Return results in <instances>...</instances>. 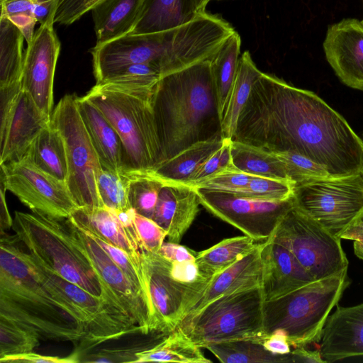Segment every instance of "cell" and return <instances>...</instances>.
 Returning <instances> with one entry per match:
<instances>
[{
  "instance_id": "obj_20",
  "label": "cell",
  "mask_w": 363,
  "mask_h": 363,
  "mask_svg": "<svg viewBox=\"0 0 363 363\" xmlns=\"http://www.w3.org/2000/svg\"><path fill=\"white\" fill-rule=\"evenodd\" d=\"M261 290L264 301H271L315 281L284 246L268 238L262 252Z\"/></svg>"
},
{
  "instance_id": "obj_57",
  "label": "cell",
  "mask_w": 363,
  "mask_h": 363,
  "mask_svg": "<svg viewBox=\"0 0 363 363\" xmlns=\"http://www.w3.org/2000/svg\"><path fill=\"white\" fill-rule=\"evenodd\" d=\"M361 23H362V25H363V20H362V21H361Z\"/></svg>"
},
{
  "instance_id": "obj_56",
  "label": "cell",
  "mask_w": 363,
  "mask_h": 363,
  "mask_svg": "<svg viewBox=\"0 0 363 363\" xmlns=\"http://www.w3.org/2000/svg\"><path fill=\"white\" fill-rule=\"evenodd\" d=\"M361 139H362V143H363V133H362V138ZM361 177H362V180H363V172H362V173L361 174Z\"/></svg>"
},
{
  "instance_id": "obj_43",
  "label": "cell",
  "mask_w": 363,
  "mask_h": 363,
  "mask_svg": "<svg viewBox=\"0 0 363 363\" xmlns=\"http://www.w3.org/2000/svg\"><path fill=\"white\" fill-rule=\"evenodd\" d=\"M134 223L141 252L157 253L167 236L166 231L152 219L137 213Z\"/></svg>"
},
{
  "instance_id": "obj_38",
  "label": "cell",
  "mask_w": 363,
  "mask_h": 363,
  "mask_svg": "<svg viewBox=\"0 0 363 363\" xmlns=\"http://www.w3.org/2000/svg\"><path fill=\"white\" fill-rule=\"evenodd\" d=\"M40 339L35 331L0 316V358L33 352Z\"/></svg>"
},
{
  "instance_id": "obj_2",
  "label": "cell",
  "mask_w": 363,
  "mask_h": 363,
  "mask_svg": "<svg viewBox=\"0 0 363 363\" xmlns=\"http://www.w3.org/2000/svg\"><path fill=\"white\" fill-rule=\"evenodd\" d=\"M152 107L161 162L196 143L223 139L210 60L161 77Z\"/></svg>"
},
{
  "instance_id": "obj_45",
  "label": "cell",
  "mask_w": 363,
  "mask_h": 363,
  "mask_svg": "<svg viewBox=\"0 0 363 363\" xmlns=\"http://www.w3.org/2000/svg\"><path fill=\"white\" fill-rule=\"evenodd\" d=\"M101 0H60L55 23L69 26L78 21Z\"/></svg>"
},
{
  "instance_id": "obj_14",
  "label": "cell",
  "mask_w": 363,
  "mask_h": 363,
  "mask_svg": "<svg viewBox=\"0 0 363 363\" xmlns=\"http://www.w3.org/2000/svg\"><path fill=\"white\" fill-rule=\"evenodd\" d=\"M65 221L74 245L87 257L102 282L116 296L143 333L156 332L149 306L119 267L88 230L72 216L65 218Z\"/></svg>"
},
{
  "instance_id": "obj_11",
  "label": "cell",
  "mask_w": 363,
  "mask_h": 363,
  "mask_svg": "<svg viewBox=\"0 0 363 363\" xmlns=\"http://www.w3.org/2000/svg\"><path fill=\"white\" fill-rule=\"evenodd\" d=\"M269 238L286 247L315 281L347 270L341 239L294 207Z\"/></svg>"
},
{
  "instance_id": "obj_9",
  "label": "cell",
  "mask_w": 363,
  "mask_h": 363,
  "mask_svg": "<svg viewBox=\"0 0 363 363\" xmlns=\"http://www.w3.org/2000/svg\"><path fill=\"white\" fill-rule=\"evenodd\" d=\"M293 207L340 238L363 218L361 174L315 179L294 185Z\"/></svg>"
},
{
  "instance_id": "obj_39",
  "label": "cell",
  "mask_w": 363,
  "mask_h": 363,
  "mask_svg": "<svg viewBox=\"0 0 363 363\" xmlns=\"http://www.w3.org/2000/svg\"><path fill=\"white\" fill-rule=\"evenodd\" d=\"M130 177L106 169L98 179V191L104 206L115 211L131 208L129 201Z\"/></svg>"
},
{
  "instance_id": "obj_52",
  "label": "cell",
  "mask_w": 363,
  "mask_h": 363,
  "mask_svg": "<svg viewBox=\"0 0 363 363\" xmlns=\"http://www.w3.org/2000/svg\"><path fill=\"white\" fill-rule=\"evenodd\" d=\"M340 238L354 240V254L363 260V218L345 230Z\"/></svg>"
},
{
  "instance_id": "obj_37",
  "label": "cell",
  "mask_w": 363,
  "mask_h": 363,
  "mask_svg": "<svg viewBox=\"0 0 363 363\" xmlns=\"http://www.w3.org/2000/svg\"><path fill=\"white\" fill-rule=\"evenodd\" d=\"M127 175L130 177L128 196L131 207L137 213L152 219L164 181L150 173Z\"/></svg>"
},
{
  "instance_id": "obj_22",
  "label": "cell",
  "mask_w": 363,
  "mask_h": 363,
  "mask_svg": "<svg viewBox=\"0 0 363 363\" xmlns=\"http://www.w3.org/2000/svg\"><path fill=\"white\" fill-rule=\"evenodd\" d=\"M262 245L263 242L258 243L243 257L208 280L203 289L194 299L186 316L220 296L261 287Z\"/></svg>"
},
{
  "instance_id": "obj_35",
  "label": "cell",
  "mask_w": 363,
  "mask_h": 363,
  "mask_svg": "<svg viewBox=\"0 0 363 363\" xmlns=\"http://www.w3.org/2000/svg\"><path fill=\"white\" fill-rule=\"evenodd\" d=\"M203 348L208 350L220 362L224 363L291 362L290 353L285 355L273 354L254 340L209 343Z\"/></svg>"
},
{
  "instance_id": "obj_8",
  "label": "cell",
  "mask_w": 363,
  "mask_h": 363,
  "mask_svg": "<svg viewBox=\"0 0 363 363\" xmlns=\"http://www.w3.org/2000/svg\"><path fill=\"white\" fill-rule=\"evenodd\" d=\"M31 256L45 288L54 298H60L69 305L83 325L85 335L73 352L78 357L79 362L84 354L104 342L128 335L143 334L123 310L53 273Z\"/></svg>"
},
{
  "instance_id": "obj_47",
  "label": "cell",
  "mask_w": 363,
  "mask_h": 363,
  "mask_svg": "<svg viewBox=\"0 0 363 363\" xmlns=\"http://www.w3.org/2000/svg\"><path fill=\"white\" fill-rule=\"evenodd\" d=\"M157 253L171 262L194 261L196 255L192 250L169 241L163 242Z\"/></svg>"
},
{
  "instance_id": "obj_12",
  "label": "cell",
  "mask_w": 363,
  "mask_h": 363,
  "mask_svg": "<svg viewBox=\"0 0 363 363\" xmlns=\"http://www.w3.org/2000/svg\"><path fill=\"white\" fill-rule=\"evenodd\" d=\"M1 165L0 182L32 212L65 219L79 208L66 182L41 171L28 162Z\"/></svg>"
},
{
  "instance_id": "obj_51",
  "label": "cell",
  "mask_w": 363,
  "mask_h": 363,
  "mask_svg": "<svg viewBox=\"0 0 363 363\" xmlns=\"http://www.w3.org/2000/svg\"><path fill=\"white\" fill-rule=\"evenodd\" d=\"M34 0H3L0 1L1 16L6 18L9 16L26 13H32Z\"/></svg>"
},
{
  "instance_id": "obj_23",
  "label": "cell",
  "mask_w": 363,
  "mask_h": 363,
  "mask_svg": "<svg viewBox=\"0 0 363 363\" xmlns=\"http://www.w3.org/2000/svg\"><path fill=\"white\" fill-rule=\"evenodd\" d=\"M77 104L102 169L123 173L124 147L116 130L104 114L85 96L77 97Z\"/></svg>"
},
{
  "instance_id": "obj_30",
  "label": "cell",
  "mask_w": 363,
  "mask_h": 363,
  "mask_svg": "<svg viewBox=\"0 0 363 363\" xmlns=\"http://www.w3.org/2000/svg\"><path fill=\"white\" fill-rule=\"evenodd\" d=\"M201 348L177 326L154 347L138 353L135 362L211 363Z\"/></svg>"
},
{
  "instance_id": "obj_26",
  "label": "cell",
  "mask_w": 363,
  "mask_h": 363,
  "mask_svg": "<svg viewBox=\"0 0 363 363\" xmlns=\"http://www.w3.org/2000/svg\"><path fill=\"white\" fill-rule=\"evenodd\" d=\"M142 0H101L91 10L96 45L128 34Z\"/></svg>"
},
{
  "instance_id": "obj_27",
  "label": "cell",
  "mask_w": 363,
  "mask_h": 363,
  "mask_svg": "<svg viewBox=\"0 0 363 363\" xmlns=\"http://www.w3.org/2000/svg\"><path fill=\"white\" fill-rule=\"evenodd\" d=\"M22 160L57 179L67 181L68 167L65 140L51 121L35 138Z\"/></svg>"
},
{
  "instance_id": "obj_5",
  "label": "cell",
  "mask_w": 363,
  "mask_h": 363,
  "mask_svg": "<svg viewBox=\"0 0 363 363\" xmlns=\"http://www.w3.org/2000/svg\"><path fill=\"white\" fill-rule=\"evenodd\" d=\"M12 229L28 252L47 269L126 312L73 242L65 218L16 211Z\"/></svg>"
},
{
  "instance_id": "obj_49",
  "label": "cell",
  "mask_w": 363,
  "mask_h": 363,
  "mask_svg": "<svg viewBox=\"0 0 363 363\" xmlns=\"http://www.w3.org/2000/svg\"><path fill=\"white\" fill-rule=\"evenodd\" d=\"M6 18L20 30L26 43H30L35 33V24L38 23L34 16L32 13H21L9 16Z\"/></svg>"
},
{
  "instance_id": "obj_41",
  "label": "cell",
  "mask_w": 363,
  "mask_h": 363,
  "mask_svg": "<svg viewBox=\"0 0 363 363\" xmlns=\"http://www.w3.org/2000/svg\"><path fill=\"white\" fill-rule=\"evenodd\" d=\"M282 162L289 181L294 184L331 177L321 165L291 152H275Z\"/></svg>"
},
{
  "instance_id": "obj_13",
  "label": "cell",
  "mask_w": 363,
  "mask_h": 363,
  "mask_svg": "<svg viewBox=\"0 0 363 363\" xmlns=\"http://www.w3.org/2000/svg\"><path fill=\"white\" fill-rule=\"evenodd\" d=\"M195 189L201 205L206 210L256 241L269 238L283 216L293 207L291 198L268 201Z\"/></svg>"
},
{
  "instance_id": "obj_31",
  "label": "cell",
  "mask_w": 363,
  "mask_h": 363,
  "mask_svg": "<svg viewBox=\"0 0 363 363\" xmlns=\"http://www.w3.org/2000/svg\"><path fill=\"white\" fill-rule=\"evenodd\" d=\"M257 244L256 240L245 235L226 238L196 252L195 262L203 276L210 279L243 257Z\"/></svg>"
},
{
  "instance_id": "obj_16",
  "label": "cell",
  "mask_w": 363,
  "mask_h": 363,
  "mask_svg": "<svg viewBox=\"0 0 363 363\" xmlns=\"http://www.w3.org/2000/svg\"><path fill=\"white\" fill-rule=\"evenodd\" d=\"M55 14L35 31L24 52L21 89L38 108L51 118L53 82L61 44L54 30Z\"/></svg>"
},
{
  "instance_id": "obj_17",
  "label": "cell",
  "mask_w": 363,
  "mask_h": 363,
  "mask_svg": "<svg viewBox=\"0 0 363 363\" xmlns=\"http://www.w3.org/2000/svg\"><path fill=\"white\" fill-rule=\"evenodd\" d=\"M323 49L327 61L346 86L363 91V25L345 18L330 25Z\"/></svg>"
},
{
  "instance_id": "obj_10",
  "label": "cell",
  "mask_w": 363,
  "mask_h": 363,
  "mask_svg": "<svg viewBox=\"0 0 363 363\" xmlns=\"http://www.w3.org/2000/svg\"><path fill=\"white\" fill-rule=\"evenodd\" d=\"M77 97L64 96L52 111L50 121L65 140L66 184L74 201L79 208L104 207L97 186L103 169L79 112Z\"/></svg>"
},
{
  "instance_id": "obj_24",
  "label": "cell",
  "mask_w": 363,
  "mask_h": 363,
  "mask_svg": "<svg viewBox=\"0 0 363 363\" xmlns=\"http://www.w3.org/2000/svg\"><path fill=\"white\" fill-rule=\"evenodd\" d=\"M194 0H142L129 33H152L176 28L198 14Z\"/></svg>"
},
{
  "instance_id": "obj_50",
  "label": "cell",
  "mask_w": 363,
  "mask_h": 363,
  "mask_svg": "<svg viewBox=\"0 0 363 363\" xmlns=\"http://www.w3.org/2000/svg\"><path fill=\"white\" fill-rule=\"evenodd\" d=\"M60 0H34L32 13L40 24L56 14Z\"/></svg>"
},
{
  "instance_id": "obj_53",
  "label": "cell",
  "mask_w": 363,
  "mask_h": 363,
  "mask_svg": "<svg viewBox=\"0 0 363 363\" xmlns=\"http://www.w3.org/2000/svg\"><path fill=\"white\" fill-rule=\"evenodd\" d=\"M291 362L323 363L320 350H310L306 346L297 347L290 352Z\"/></svg>"
},
{
  "instance_id": "obj_21",
  "label": "cell",
  "mask_w": 363,
  "mask_h": 363,
  "mask_svg": "<svg viewBox=\"0 0 363 363\" xmlns=\"http://www.w3.org/2000/svg\"><path fill=\"white\" fill-rule=\"evenodd\" d=\"M199 205L195 188L185 184L164 182L152 220L166 231L169 242L179 244L195 220Z\"/></svg>"
},
{
  "instance_id": "obj_19",
  "label": "cell",
  "mask_w": 363,
  "mask_h": 363,
  "mask_svg": "<svg viewBox=\"0 0 363 363\" xmlns=\"http://www.w3.org/2000/svg\"><path fill=\"white\" fill-rule=\"evenodd\" d=\"M320 341L325 362L363 356V302L337 306L326 320Z\"/></svg>"
},
{
  "instance_id": "obj_6",
  "label": "cell",
  "mask_w": 363,
  "mask_h": 363,
  "mask_svg": "<svg viewBox=\"0 0 363 363\" xmlns=\"http://www.w3.org/2000/svg\"><path fill=\"white\" fill-rule=\"evenodd\" d=\"M350 283L345 270L264 301V335L281 331L294 347L320 341L326 320Z\"/></svg>"
},
{
  "instance_id": "obj_44",
  "label": "cell",
  "mask_w": 363,
  "mask_h": 363,
  "mask_svg": "<svg viewBox=\"0 0 363 363\" xmlns=\"http://www.w3.org/2000/svg\"><path fill=\"white\" fill-rule=\"evenodd\" d=\"M231 139H224V143L209 157L194 172L187 185L194 186L198 183L227 168L232 163Z\"/></svg>"
},
{
  "instance_id": "obj_18",
  "label": "cell",
  "mask_w": 363,
  "mask_h": 363,
  "mask_svg": "<svg viewBox=\"0 0 363 363\" xmlns=\"http://www.w3.org/2000/svg\"><path fill=\"white\" fill-rule=\"evenodd\" d=\"M50 120L22 90L6 123L0 128V164L21 160Z\"/></svg>"
},
{
  "instance_id": "obj_1",
  "label": "cell",
  "mask_w": 363,
  "mask_h": 363,
  "mask_svg": "<svg viewBox=\"0 0 363 363\" xmlns=\"http://www.w3.org/2000/svg\"><path fill=\"white\" fill-rule=\"evenodd\" d=\"M232 140L297 153L333 177L363 172V143L347 121L313 92L264 72L252 84Z\"/></svg>"
},
{
  "instance_id": "obj_48",
  "label": "cell",
  "mask_w": 363,
  "mask_h": 363,
  "mask_svg": "<svg viewBox=\"0 0 363 363\" xmlns=\"http://www.w3.org/2000/svg\"><path fill=\"white\" fill-rule=\"evenodd\" d=\"M256 341L260 342L266 350L273 354L285 355L291 352V345L286 335L281 331L264 335Z\"/></svg>"
},
{
  "instance_id": "obj_59",
  "label": "cell",
  "mask_w": 363,
  "mask_h": 363,
  "mask_svg": "<svg viewBox=\"0 0 363 363\" xmlns=\"http://www.w3.org/2000/svg\"><path fill=\"white\" fill-rule=\"evenodd\" d=\"M210 1H212V0H210Z\"/></svg>"
},
{
  "instance_id": "obj_15",
  "label": "cell",
  "mask_w": 363,
  "mask_h": 363,
  "mask_svg": "<svg viewBox=\"0 0 363 363\" xmlns=\"http://www.w3.org/2000/svg\"><path fill=\"white\" fill-rule=\"evenodd\" d=\"M154 312L155 330L169 333L185 318L206 281L187 284L176 280L171 262L158 253L142 252Z\"/></svg>"
},
{
  "instance_id": "obj_32",
  "label": "cell",
  "mask_w": 363,
  "mask_h": 363,
  "mask_svg": "<svg viewBox=\"0 0 363 363\" xmlns=\"http://www.w3.org/2000/svg\"><path fill=\"white\" fill-rule=\"evenodd\" d=\"M240 46L241 38L235 30L210 60L221 121L235 80L240 56Z\"/></svg>"
},
{
  "instance_id": "obj_25",
  "label": "cell",
  "mask_w": 363,
  "mask_h": 363,
  "mask_svg": "<svg viewBox=\"0 0 363 363\" xmlns=\"http://www.w3.org/2000/svg\"><path fill=\"white\" fill-rule=\"evenodd\" d=\"M72 217L91 234L133 256L142 255L138 240L116 212L104 207L79 208Z\"/></svg>"
},
{
  "instance_id": "obj_46",
  "label": "cell",
  "mask_w": 363,
  "mask_h": 363,
  "mask_svg": "<svg viewBox=\"0 0 363 363\" xmlns=\"http://www.w3.org/2000/svg\"><path fill=\"white\" fill-rule=\"evenodd\" d=\"M1 363H77L79 362L77 356L71 353L67 357L43 355L35 352L21 354L5 356L0 358Z\"/></svg>"
},
{
  "instance_id": "obj_42",
  "label": "cell",
  "mask_w": 363,
  "mask_h": 363,
  "mask_svg": "<svg viewBox=\"0 0 363 363\" xmlns=\"http://www.w3.org/2000/svg\"><path fill=\"white\" fill-rule=\"evenodd\" d=\"M253 175L240 170L233 163L196 184L194 188L235 194L249 184Z\"/></svg>"
},
{
  "instance_id": "obj_34",
  "label": "cell",
  "mask_w": 363,
  "mask_h": 363,
  "mask_svg": "<svg viewBox=\"0 0 363 363\" xmlns=\"http://www.w3.org/2000/svg\"><path fill=\"white\" fill-rule=\"evenodd\" d=\"M24 40L13 23L0 17V87L21 82Z\"/></svg>"
},
{
  "instance_id": "obj_4",
  "label": "cell",
  "mask_w": 363,
  "mask_h": 363,
  "mask_svg": "<svg viewBox=\"0 0 363 363\" xmlns=\"http://www.w3.org/2000/svg\"><path fill=\"white\" fill-rule=\"evenodd\" d=\"M156 86L102 82L96 83L84 96L104 114L122 140L125 153L123 174L147 173L162 161L152 107Z\"/></svg>"
},
{
  "instance_id": "obj_33",
  "label": "cell",
  "mask_w": 363,
  "mask_h": 363,
  "mask_svg": "<svg viewBox=\"0 0 363 363\" xmlns=\"http://www.w3.org/2000/svg\"><path fill=\"white\" fill-rule=\"evenodd\" d=\"M230 152L233 163L242 172L253 176L289 181L283 163L275 152L233 140Z\"/></svg>"
},
{
  "instance_id": "obj_36",
  "label": "cell",
  "mask_w": 363,
  "mask_h": 363,
  "mask_svg": "<svg viewBox=\"0 0 363 363\" xmlns=\"http://www.w3.org/2000/svg\"><path fill=\"white\" fill-rule=\"evenodd\" d=\"M167 334L154 332L146 335L142 340H135L122 346L102 347L94 351L90 350L80 358L79 362H135L138 353L154 347Z\"/></svg>"
},
{
  "instance_id": "obj_58",
  "label": "cell",
  "mask_w": 363,
  "mask_h": 363,
  "mask_svg": "<svg viewBox=\"0 0 363 363\" xmlns=\"http://www.w3.org/2000/svg\"><path fill=\"white\" fill-rule=\"evenodd\" d=\"M3 1V0H0V1Z\"/></svg>"
},
{
  "instance_id": "obj_55",
  "label": "cell",
  "mask_w": 363,
  "mask_h": 363,
  "mask_svg": "<svg viewBox=\"0 0 363 363\" xmlns=\"http://www.w3.org/2000/svg\"><path fill=\"white\" fill-rule=\"evenodd\" d=\"M199 12L206 11V6L210 0H194Z\"/></svg>"
},
{
  "instance_id": "obj_40",
  "label": "cell",
  "mask_w": 363,
  "mask_h": 363,
  "mask_svg": "<svg viewBox=\"0 0 363 363\" xmlns=\"http://www.w3.org/2000/svg\"><path fill=\"white\" fill-rule=\"evenodd\" d=\"M294 184L286 180L252 176L245 188L234 194L238 196L268 201H285L293 194Z\"/></svg>"
},
{
  "instance_id": "obj_54",
  "label": "cell",
  "mask_w": 363,
  "mask_h": 363,
  "mask_svg": "<svg viewBox=\"0 0 363 363\" xmlns=\"http://www.w3.org/2000/svg\"><path fill=\"white\" fill-rule=\"evenodd\" d=\"M6 188L0 182V233L3 234L6 230L12 228L13 219L11 218L6 202Z\"/></svg>"
},
{
  "instance_id": "obj_3",
  "label": "cell",
  "mask_w": 363,
  "mask_h": 363,
  "mask_svg": "<svg viewBox=\"0 0 363 363\" xmlns=\"http://www.w3.org/2000/svg\"><path fill=\"white\" fill-rule=\"evenodd\" d=\"M0 316L35 331L41 339L79 343L85 335L75 313L43 285L22 242L6 233L0 240Z\"/></svg>"
},
{
  "instance_id": "obj_28",
  "label": "cell",
  "mask_w": 363,
  "mask_h": 363,
  "mask_svg": "<svg viewBox=\"0 0 363 363\" xmlns=\"http://www.w3.org/2000/svg\"><path fill=\"white\" fill-rule=\"evenodd\" d=\"M224 143V139L200 141L160 163L150 173L164 182L187 184L199 167Z\"/></svg>"
},
{
  "instance_id": "obj_7",
  "label": "cell",
  "mask_w": 363,
  "mask_h": 363,
  "mask_svg": "<svg viewBox=\"0 0 363 363\" xmlns=\"http://www.w3.org/2000/svg\"><path fill=\"white\" fill-rule=\"evenodd\" d=\"M261 287L220 296L186 316L179 327L198 346L264 335Z\"/></svg>"
},
{
  "instance_id": "obj_29",
  "label": "cell",
  "mask_w": 363,
  "mask_h": 363,
  "mask_svg": "<svg viewBox=\"0 0 363 363\" xmlns=\"http://www.w3.org/2000/svg\"><path fill=\"white\" fill-rule=\"evenodd\" d=\"M262 72L255 64L249 51L246 50L240 55L221 121L223 139H233L240 113L248 100L252 84Z\"/></svg>"
}]
</instances>
